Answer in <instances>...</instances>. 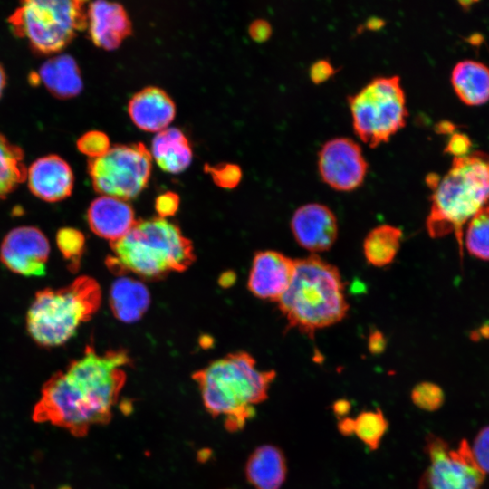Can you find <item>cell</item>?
Wrapping results in <instances>:
<instances>
[{
	"label": "cell",
	"instance_id": "obj_20",
	"mask_svg": "<svg viewBox=\"0 0 489 489\" xmlns=\"http://www.w3.org/2000/svg\"><path fill=\"white\" fill-rule=\"evenodd\" d=\"M46 89L55 97L69 99L82 90V79L75 60L67 54L47 60L38 72Z\"/></svg>",
	"mask_w": 489,
	"mask_h": 489
},
{
	"label": "cell",
	"instance_id": "obj_19",
	"mask_svg": "<svg viewBox=\"0 0 489 489\" xmlns=\"http://www.w3.org/2000/svg\"><path fill=\"white\" fill-rule=\"evenodd\" d=\"M286 473L283 453L273 445L258 446L246 462V478L255 489H280Z\"/></svg>",
	"mask_w": 489,
	"mask_h": 489
},
{
	"label": "cell",
	"instance_id": "obj_40",
	"mask_svg": "<svg viewBox=\"0 0 489 489\" xmlns=\"http://www.w3.org/2000/svg\"><path fill=\"white\" fill-rule=\"evenodd\" d=\"M6 76L4 68L0 64V97L2 96L4 88L5 86Z\"/></svg>",
	"mask_w": 489,
	"mask_h": 489
},
{
	"label": "cell",
	"instance_id": "obj_21",
	"mask_svg": "<svg viewBox=\"0 0 489 489\" xmlns=\"http://www.w3.org/2000/svg\"><path fill=\"white\" fill-rule=\"evenodd\" d=\"M150 297L147 287L131 278L114 281L110 291V305L114 316L124 322L139 320L147 311Z\"/></svg>",
	"mask_w": 489,
	"mask_h": 489
},
{
	"label": "cell",
	"instance_id": "obj_30",
	"mask_svg": "<svg viewBox=\"0 0 489 489\" xmlns=\"http://www.w3.org/2000/svg\"><path fill=\"white\" fill-rule=\"evenodd\" d=\"M78 149L90 158L103 156L110 149L109 137L100 130H91L84 133L77 140Z\"/></svg>",
	"mask_w": 489,
	"mask_h": 489
},
{
	"label": "cell",
	"instance_id": "obj_22",
	"mask_svg": "<svg viewBox=\"0 0 489 489\" xmlns=\"http://www.w3.org/2000/svg\"><path fill=\"white\" fill-rule=\"evenodd\" d=\"M152 157L168 173L177 174L191 163L192 149L184 133L177 128H167L152 140Z\"/></svg>",
	"mask_w": 489,
	"mask_h": 489
},
{
	"label": "cell",
	"instance_id": "obj_7",
	"mask_svg": "<svg viewBox=\"0 0 489 489\" xmlns=\"http://www.w3.org/2000/svg\"><path fill=\"white\" fill-rule=\"evenodd\" d=\"M86 2L27 0L8 17L14 34L36 53L50 54L64 49L88 24Z\"/></svg>",
	"mask_w": 489,
	"mask_h": 489
},
{
	"label": "cell",
	"instance_id": "obj_25",
	"mask_svg": "<svg viewBox=\"0 0 489 489\" xmlns=\"http://www.w3.org/2000/svg\"><path fill=\"white\" fill-rule=\"evenodd\" d=\"M23 149L0 133V201L26 179Z\"/></svg>",
	"mask_w": 489,
	"mask_h": 489
},
{
	"label": "cell",
	"instance_id": "obj_36",
	"mask_svg": "<svg viewBox=\"0 0 489 489\" xmlns=\"http://www.w3.org/2000/svg\"><path fill=\"white\" fill-rule=\"evenodd\" d=\"M272 33L270 24L263 19L254 21L249 26V34L251 37L257 42L267 40Z\"/></svg>",
	"mask_w": 489,
	"mask_h": 489
},
{
	"label": "cell",
	"instance_id": "obj_32",
	"mask_svg": "<svg viewBox=\"0 0 489 489\" xmlns=\"http://www.w3.org/2000/svg\"><path fill=\"white\" fill-rule=\"evenodd\" d=\"M471 451L482 471L484 474L489 473V426L478 432L474 439Z\"/></svg>",
	"mask_w": 489,
	"mask_h": 489
},
{
	"label": "cell",
	"instance_id": "obj_39",
	"mask_svg": "<svg viewBox=\"0 0 489 489\" xmlns=\"http://www.w3.org/2000/svg\"><path fill=\"white\" fill-rule=\"evenodd\" d=\"M369 29H379L384 24V21L379 17H371L366 23Z\"/></svg>",
	"mask_w": 489,
	"mask_h": 489
},
{
	"label": "cell",
	"instance_id": "obj_24",
	"mask_svg": "<svg viewBox=\"0 0 489 489\" xmlns=\"http://www.w3.org/2000/svg\"><path fill=\"white\" fill-rule=\"evenodd\" d=\"M402 231L391 225H380L369 232L363 241V254L375 267L391 264L400 247Z\"/></svg>",
	"mask_w": 489,
	"mask_h": 489
},
{
	"label": "cell",
	"instance_id": "obj_9",
	"mask_svg": "<svg viewBox=\"0 0 489 489\" xmlns=\"http://www.w3.org/2000/svg\"><path fill=\"white\" fill-rule=\"evenodd\" d=\"M88 172L96 192L129 200L146 187L151 173V155L142 143L116 145L103 156L90 158Z\"/></svg>",
	"mask_w": 489,
	"mask_h": 489
},
{
	"label": "cell",
	"instance_id": "obj_35",
	"mask_svg": "<svg viewBox=\"0 0 489 489\" xmlns=\"http://www.w3.org/2000/svg\"><path fill=\"white\" fill-rule=\"evenodd\" d=\"M471 148V141L463 134L456 133L453 135L446 148V151L455 156V158L467 155Z\"/></svg>",
	"mask_w": 489,
	"mask_h": 489
},
{
	"label": "cell",
	"instance_id": "obj_17",
	"mask_svg": "<svg viewBox=\"0 0 489 489\" xmlns=\"http://www.w3.org/2000/svg\"><path fill=\"white\" fill-rule=\"evenodd\" d=\"M87 220L94 234L110 243L123 237L137 221L125 200L109 196L99 197L91 203Z\"/></svg>",
	"mask_w": 489,
	"mask_h": 489
},
{
	"label": "cell",
	"instance_id": "obj_14",
	"mask_svg": "<svg viewBox=\"0 0 489 489\" xmlns=\"http://www.w3.org/2000/svg\"><path fill=\"white\" fill-rule=\"evenodd\" d=\"M295 269V260L285 254L265 250L255 254L247 286L256 297L278 302L290 285Z\"/></svg>",
	"mask_w": 489,
	"mask_h": 489
},
{
	"label": "cell",
	"instance_id": "obj_37",
	"mask_svg": "<svg viewBox=\"0 0 489 489\" xmlns=\"http://www.w3.org/2000/svg\"><path fill=\"white\" fill-rule=\"evenodd\" d=\"M385 348V339L383 334L375 331L369 338V349L372 353H380Z\"/></svg>",
	"mask_w": 489,
	"mask_h": 489
},
{
	"label": "cell",
	"instance_id": "obj_12",
	"mask_svg": "<svg viewBox=\"0 0 489 489\" xmlns=\"http://www.w3.org/2000/svg\"><path fill=\"white\" fill-rule=\"evenodd\" d=\"M50 254L45 235L37 227L24 225L9 231L0 246V261L14 273L43 276Z\"/></svg>",
	"mask_w": 489,
	"mask_h": 489
},
{
	"label": "cell",
	"instance_id": "obj_26",
	"mask_svg": "<svg viewBox=\"0 0 489 489\" xmlns=\"http://www.w3.org/2000/svg\"><path fill=\"white\" fill-rule=\"evenodd\" d=\"M465 244L470 254L480 260L489 261V205L468 221Z\"/></svg>",
	"mask_w": 489,
	"mask_h": 489
},
{
	"label": "cell",
	"instance_id": "obj_18",
	"mask_svg": "<svg viewBox=\"0 0 489 489\" xmlns=\"http://www.w3.org/2000/svg\"><path fill=\"white\" fill-rule=\"evenodd\" d=\"M129 117L140 129L159 132L169 125L176 115V106L168 94L150 86L135 93L128 106Z\"/></svg>",
	"mask_w": 489,
	"mask_h": 489
},
{
	"label": "cell",
	"instance_id": "obj_27",
	"mask_svg": "<svg viewBox=\"0 0 489 489\" xmlns=\"http://www.w3.org/2000/svg\"><path fill=\"white\" fill-rule=\"evenodd\" d=\"M352 421L353 434L369 449H377L388 427L382 411L379 408L363 411Z\"/></svg>",
	"mask_w": 489,
	"mask_h": 489
},
{
	"label": "cell",
	"instance_id": "obj_38",
	"mask_svg": "<svg viewBox=\"0 0 489 489\" xmlns=\"http://www.w3.org/2000/svg\"><path fill=\"white\" fill-rule=\"evenodd\" d=\"M350 404L346 400H339L334 404V411L336 414L343 415L349 411Z\"/></svg>",
	"mask_w": 489,
	"mask_h": 489
},
{
	"label": "cell",
	"instance_id": "obj_6",
	"mask_svg": "<svg viewBox=\"0 0 489 489\" xmlns=\"http://www.w3.org/2000/svg\"><path fill=\"white\" fill-rule=\"evenodd\" d=\"M101 300L99 283L87 275L79 276L60 289L38 291L27 312V331L43 347L60 346L75 334L82 322L92 317Z\"/></svg>",
	"mask_w": 489,
	"mask_h": 489
},
{
	"label": "cell",
	"instance_id": "obj_3",
	"mask_svg": "<svg viewBox=\"0 0 489 489\" xmlns=\"http://www.w3.org/2000/svg\"><path fill=\"white\" fill-rule=\"evenodd\" d=\"M427 182L433 191L427 233L433 238L454 234L462 255L464 225L489 204V156L475 151L455 158L443 177L428 175Z\"/></svg>",
	"mask_w": 489,
	"mask_h": 489
},
{
	"label": "cell",
	"instance_id": "obj_15",
	"mask_svg": "<svg viewBox=\"0 0 489 489\" xmlns=\"http://www.w3.org/2000/svg\"><path fill=\"white\" fill-rule=\"evenodd\" d=\"M30 191L46 202H57L72 191L74 177L70 165L57 155H47L34 161L26 175Z\"/></svg>",
	"mask_w": 489,
	"mask_h": 489
},
{
	"label": "cell",
	"instance_id": "obj_33",
	"mask_svg": "<svg viewBox=\"0 0 489 489\" xmlns=\"http://www.w3.org/2000/svg\"><path fill=\"white\" fill-rule=\"evenodd\" d=\"M179 206V197L174 192H165L159 195L155 202V208L159 217L165 218L176 214Z\"/></svg>",
	"mask_w": 489,
	"mask_h": 489
},
{
	"label": "cell",
	"instance_id": "obj_1",
	"mask_svg": "<svg viewBox=\"0 0 489 489\" xmlns=\"http://www.w3.org/2000/svg\"><path fill=\"white\" fill-rule=\"evenodd\" d=\"M130 358L124 350L100 354L87 346L65 371H57L43 385L33 410L36 423H50L82 437L96 425L110 422L126 381Z\"/></svg>",
	"mask_w": 489,
	"mask_h": 489
},
{
	"label": "cell",
	"instance_id": "obj_31",
	"mask_svg": "<svg viewBox=\"0 0 489 489\" xmlns=\"http://www.w3.org/2000/svg\"><path fill=\"white\" fill-rule=\"evenodd\" d=\"M205 170L210 174L214 182L223 188H234L239 184L242 177L240 167L235 164L206 165Z\"/></svg>",
	"mask_w": 489,
	"mask_h": 489
},
{
	"label": "cell",
	"instance_id": "obj_10",
	"mask_svg": "<svg viewBox=\"0 0 489 489\" xmlns=\"http://www.w3.org/2000/svg\"><path fill=\"white\" fill-rule=\"evenodd\" d=\"M429 465L421 479L422 489H480L485 474L463 439L452 448L443 438L429 435L426 441Z\"/></svg>",
	"mask_w": 489,
	"mask_h": 489
},
{
	"label": "cell",
	"instance_id": "obj_16",
	"mask_svg": "<svg viewBox=\"0 0 489 489\" xmlns=\"http://www.w3.org/2000/svg\"><path fill=\"white\" fill-rule=\"evenodd\" d=\"M89 34L93 43L105 50L116 49L131 34V23L118 3L95 1L87 9Z\"/></svg>",
	"mask_w": 489,
	"mask_h": 489
},
{
	"label": "cell",
	"instance_id": "obj_29",
	"mask_svg": "<svg viewBox=\"0 0 489 489\" xmlns=\"http://www.w3.org/2000/svg\"><path fill=\"white\" fill-rule=\"evenodd\" d=\"M411 398L419 408L433 412L442 407L445 396L438 385L432 382H421L414 387Z\"/></svg>",
	"mask_w": 489,
	"mask_h": 489
},
{
	"label": "cell",
	"instance_id": "obj_23",
	"mask_svg": "<svg viewBox=\"0 0 489 489\" xmlns=\"http://www.w3.org/2000/svg\"><path fill=\"white\" fill-rule=\"evenodd\" d=\"M460 100L468 105H480L489 100V68L475 61L458 62L451 76Z\"/></svg>",
	"mask_w": 489,
	"mask_h": 489
},
{
	"label": "cell",
	"instance_id": "obj_28",
	"mask_svg": "<svg viewBox=\"0 0 489 489\" xmlns=\"http://www.w3.org/2000/svg\"><path fill=\"white\" fill-rule=\"evenodd\" d=\"M56 244L63 258L68 261V268L76 272L85 248L83 234L73 227H62L56 234Z\"/></svg>",
	"mask_w": 489,
	"mask_h": 489
},
{
	"label": "cell",
	"instance_id": "obj_34",
	"mask_svg": "<svg viewBox=\"0 0 489 489\" xmlns=\"http://www.w3.org/2000/svg\"><path fill=\"white\" fill-rule=\"evenodd\" d=\"M333 73V65L325 59L316 61L310 68V77L315 83H321L328 80Z\"/></svg>",
	"mask_w": 489,
	"mask_h": 489
},
{
	"label": "cell",
	"instance_id": "obj_13",
	"mask_svg": "<svg viewBox=\"0 0 489 489\" xmlns=\"http://www.w3.org/2000/svg\"><path fill=\"white\" fill-rule=\"evenodd\" d=\"M291 230L296 242L312 252L329 250L338 235V222L327 206L308 203L298 207L291 219Z\"/></svg>",
	"mask_w": 489,
	"mask_h": 489
},
{
	"label": "cell",
	"instance_id": "obj_5",
	"mask_svg": "<svg viewBox=\"0 0 489 489\" xmlns=\"http://www.w3.org/2000/svg\"><path fill=\"white\" fill-rule=\"evenodd\" d=\"M106 264L115 273H133L155 280L182 272L195 261L191 242L173 223L154 217L136 221L120 239L110 243Z\"/></svg>",
	"mask_w": 489,
	"mask_h": 489
},
{
	"label": "cell",
	"instance_id": "obj_41",
	"mask_svg": "<svg viewBox=\"0 0 489 489\" xmlns=\"http://www.w3.org/2000/svg\"><path fill=\"white\" fill-rule=\"evenodd\" d=\"M58 489H72V488L69 487V486H62V487H60V488H58Z\"/></svg>",
	"mask_w": 489,
	"mask_h": 489
},
{
	"label": "cell",
	"instance_id": "obj_4",
	"mask_svg": "<svg viewBox=\"0 0 489 489\" xmlns=\"http://www.w3.org/2000/svg\"><path fill=\"white\" fill-rule=\"evenodd\" d=\"M277 302L289 328L310 338L340 322L349 309L338 268L317 254L295 260L292 282Z\"/></svg>",
	"mask_w": 489,
	"mask_h": 489
},
{
	"label": "cell",
	"instance_id": "obj_2",
	"mask_svg": "<svg viewBox=\"0 0 489 489\" xmlns=\"http://www.w3.org/2000/svg\"><path fill=\"white\" fill-rule=\"evenodd\" d=\"M274 370H261L244 351L228 354L196 371L203 404L214 417H222L230 432L242 429L254 415V406L267 398Z\"/></svg>",
	"mask_w": 489,
	"mask_h": 489
},
{
	"label": "cell",
	"instance_id": "obj_11",
	"mask_svg": "<svg viewBox=\"0 0 489 489\" xmlns=\"http://www.w3.org/2000/svg\"><path fill=\"white\" fill-rule=\"evenodd\" d=\"M318 168L321 179L331 187L350 191L363 182L368 163L356 141L337 137L321 146L318 153Z\"/></svg>",
	"mask_w": 489,
	"mask_h": 489
},
{
	"label": "cell",
	"instance_id": "obj_8",
	"mask_svg": "<svg viewBox=\"0 0 489 489\" xmlns=\"http://www.w3.org/2000/svg\"><path fill=\"white\" fill-rule=\"evenodd\" d=\"M356 134L370 147L386 142L406 124L408 109L398 76L372 79L349 97Z\"/></svg>",
	"mask_w": 489,
	"mask_h": 489
}]
</instances>
